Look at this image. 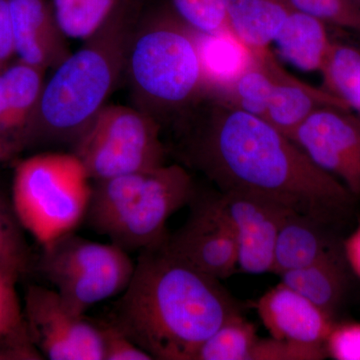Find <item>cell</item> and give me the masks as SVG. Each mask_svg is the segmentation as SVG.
<instances>
[{
  "instance_id": "3",
  "label": "cell",
  "mask_w": 360,
  "mask_h": 360,
  "mask_svg": "<svg viewBox=\"0 0 360 360\" xmlns=\"http://www.w3.org/2000/svg\"><path fill=\"white\" fill-rule=\"evenodd\" d=\"M144 0H129L84 44L71 52L44 84L23 143L75 146L124 75Z\"/></svg>"
},
{
  "instance_id": "4",
  "label": "cell",
  "mask_w": 360,
  "mask_h": 360,
  "mask_svg": "<svg viewBox=\"0 0 360 360\" xmlns=\"http://www.w3.org/2000/svg\"><path fill=\"white\" fill-rule=\"evenodd\" d=\"M124 75L139 108L174 123L206 90L198 32L172 9L142 14L132 37Z\"/></svg>"
},
{
  "instance_id": "7",
  "label": "cell",
  "mask_w": 360,
  "mask_h": 360,
  "mask_svg": "<svg viewBox=\"0 0 360 360\" xmlns=\"http://www.w3.org/2000/svg\"><path fill=\"white\" fill-rule=\"evenodd\" d=\"M37 269L66 307L84 315L97 303L124 292L134 276L135 260L120 246L72 231L42 246Z\"/></svg>"
},
{
  "instance_id": "5",
  "label": "cell",
  "mask_w": 360,
  "mask_h": 360,
  "mask_svg": "<svg viewBox=\"0 0 360 360\" xmlns=\"http://www.w3.org/2000/svg\"><path fill=\"white\" fill-rule=\"evenodd\" d=\"M198 188L181 165H165L92 181L84 222L129 253L165 245L167 221L188 205Z\"/></svg>"
},
{
  "instance_id": "31",
  "label": "cell",
  "mask_w": 360,
  "mask_h": 360,
  "mask_svg": "<svg viewBox=\"0 0 360 360\" xmlns=\"http://www.w3.org/2000/svg\"><path fill=\"white\" fill-rule=\"evenodd\" d=\"M326 350L335 360H360V322H335L326 341Z\"/></svg>"
},
{
  "instance_id": "1",
  "label": "cell",
  "mask_w": 360,
  "mask_h": 360,
  "mask_svg": "<svg viewBox=\"0 0 360 360\" xmlns=\"http://www.w3.org/2000/svg\"><path fill=\"white\" fill-rule=\"evenodd\" d=\"M172 125L179 158L219 193L251 194L328 224L356 200L290 137L210 92Z\"/></svg>"
},
{
  "instance_id": "15",
  "label": "cell",
  "mask_w": 360,
  "mask_h": 360,
  "mask_svg": "<svg viewBox=\"0 0 360 360\" xmlns=\"http://www.w3.org/2000/svg\"><path fill=\"white\" fill-rule=\"evenodd\" d=\"M272 75L274 80L262 120L290 139L319 108L333 105L352 110L347 101L328 89L312 86L290 75L277 59Z\"/></svg>"
},
{
  "instance_id": "29",
  "label": "cell",
  "mask_w": 360,
  "mask_h": 360,
  "mask_svg": "<svg viewBox=\"0 0 360 360\" xmlns=\"http://www.w3.org/2000/svg\"><path fill=\"white\" fill-rule=\"evenodd\" d=\"M328 356L324 348L276 338H258L251 360H319Z\"/></svg>"
},
{
  "instance_id": "36",
  "label": "cell",
  "mask_w": 360,
  "mask_h": 360,
  "mask_svg": "<svg viewBox=\"0 0 360 360\" xmlns=\"http://www.w3.org/2000/svg\"><path fill=\"white\" fill-rule=\"evenodd\" d=\"M352 1H354V0H352Z\"/></svg>"
},
{
  "instance_id": "6",
  "label": "cell",
  "mask_w": 360,
  "mask_h": 360,
  "mask_svg": "<svg viewBox=\"0 0 360 360\" xmlns=\"http://www.w3.org/2000/svg\"><path fill=\"white\" fill-rule=\"evenodd\" d=\"M91 194L82 161L71 151H53L18 165L11 203L22 229L44 246L84 222Z\"/></svg>"
},
{
  "instance_id": "19",
  "label": "cell",
  "mask_w": 360,
  "mask_h": 360,
  "mask_svg": "<svg viewBox=\"0 0 360 360\" xmlns=\"http://www.w3.org/2000/svg\"><path fill=\"white\" fill-rule=\"evenodd\" d=\"M274 44L291 65L302 70L321 71L331 41L324 21L293 9Z\"/></svg>"
},
{
  "instance_id": "21",
  "label": "cell",
  "mask_w": 360,
  "mask_h": 360,
  "mask_svg": "<svg viewBox=\"0 0 360 360\" xmlns=\"http://www.w3.org/2000/svg\"><path fill=\"white\" fill-rule=\"evenodd\" d=\"M198 34L205 91L225 89L248 68L252 53L231 32Z\"/></svg>"
},
{
  "instance_id": "23",
  "label": "cell",
  "mask_w": 360,
  "mask_h": 360,
  "mask_svg": "<svg viewBox=\"0 0 360 360\" xmlns=\"http://www.w3.org/2000/svg\"><path fill=\"white\" fill-rule=\"evenodd\" d=\"M258 338L252 322L233 315L201 345L193 360H251Z\"/></svg>"
},
{
  "instance_id": "9",
  "label": "cell",
  "mask_w": 360,
  "mask_h": 360,
  "mask_svg": "<svg viewBox=\"0 0 360 360\" xmlns=\"http://www.w3.org/2000/svg\"><path fill=\"white\" fill-rule=\"evenodd\" d=\"M23 317L33 345L51 360H103L97 321L71 311L53 288L32 285Z\"/></svg>"
},
{
  "instance_id": "12",
  "label": "cell",
  "mask_w": 360,
  "mask_h": 360,
  "mask_svg": "<svg viewBox=\"0 0 360 360\" xmlns=\"http://www.w3.org/2000/svg\"><path fill=\"white\" fill-rule=\"evenodd\" d=\"M217 194L236 233L238 269L250 274L274 272L277 236L291 212L251 194L219 191Z\"/></svg>"
},
{
  "instance_id": "27",
  "label": "cell",
  "mask_w": 360,
  "mask_h": 360,
  "mask_svg": "<svg viewBox=\"0 0 360 360\" xmlns=\"http://www.w3.org/2000/svg\"><path fill=\"white\" fill-rule=\"evenodd\" d=\"M172 11L200 34L231 32L225 0H170Z\"/></svg>"
},
{
  "instance_id": "25",
  "label": "cell",
  "mask_w": 360,
  "mask_h": 360,
  "mask_svg": "<svg viewBox=\"0 0 360 360\" xmlns=\"http://www.w3.org/2000/svg\"><path fill=\"white\" fill-rule=\"evenodd\" d=\"M21 225L9 205L0 194V267L22 276L32 269V255L21 231Z\"/></svg>"
},
{
  "instance_id": "26",
  "label": "cell",
  "mask_w": 360,
  "mask_h": 360,
  "mask_svg": "<svg viewBox=\"0 0 360 360\" xmlns=\"http://www.w3.org/2000/svg\"><path fill=\"white\" fill-rule=\"evenodd\" d=\"M18 277L0 267V345L13 350L30 336L15 290Z\"/></svg>"
},
{
  "instance_id": "18",
  "label": "cell",
  "mask_w": 360,
  "mask_h": 360,
  "mask_svg": "<svg viewBox=\"0 0 360 360\" xmlns=\"http://www.w3.org/2000/svg\"><path fill=\"white\" fill-rule=\"evenodd\" d=\"M229 30L250 52L266 51L293 11L283 0H225Z\"/></svg>"
},
{
  "instance_id": "32",
  "label": "cell",
  "mask_w": 360,
  "mask_h": 360,
  "mask_svg": "<svg viewBox=\"0 0 360 360\" xmlns=\"http://www.w3.org/2000/svg\"><path fill=\"white\" fill-rule=\"evenodd\" d=\"M15 56L13 18L9 0H0V70Z\"/></svg>"
},
{
  "instance_id": "30",
  "label": "cell",
  "mask_w": 360,
  "mask_h": 360,
  "mask_svg": "<svg viewBox=\"0 0 360 360\" xmlns=\"http://www.w3.org/2000/svg\"><path fill=\"white\" fill-rule=\"evenodd\" d=\"M103 343V360H153L112 321H97Z\"/></svg>"
},
{
  "instance_id": "8",
  "label": "cell",
  "mask_w": 360,
  "mask_h": 360,
  "mask_svg": "<svg viewBox=\"0 0 360 360\" xmlns=\"http://www.w3.org/2000/svg\"><path fill=\"white\" fill-rule=\"evenodd\" d=\"M160 132V123L139 108L104 105L70 151L92 181L113 179L165 165Z\"/></svg>"
},
{
  "instance_id": "16",
  "label": "cell",
  "mask_w": 360,
  "mask_h": 360,
  "mask_svg": "<svg viewBox=\"0 0 360 360\" xmlns=\"http://www.w3.org/2000/svg\"><path fill=\"white\" fill-rule=\"evenodd\" d=\"M328 225L298 213L288 214L277 236L274 274L309 266L342 250Z\"/></svg>"
},
{
  "instance_id": "34",
  "label": "cell",
  "mask_w": 360,
  "mask_h": 360,
  "mask_svg": "<svg viewBox=\"0 0 360 360\" xmlns=\"http://www.w3.org/2000/svg\"><path fill=\"white\" fill-rule=\"evenodd\" d=\"M15 146L13 142L8 141L4 134L0 131V161L6 160L11 158V155L15 151Z\"/></svg>"
},
{
  "instance_id": "14",
  "label": "cell",
  "mask_w": 360,
  "mask_h": 360,
  "mask_svg": "<svg viewBox=\"0 0 360 360\" xmlns=\"http://www.w3.org/2000/svg\"><path fill=\"white\" fill-rule=\"evenodd\" d=\"M18 60L46 71L71 53L47 0H9Z\"/></svg>"
},
{
  "instance_id": "20",
  "label": "cell",
  "mask_w": 360,
  "mask_h": 360,
  "mask_svg": "<svg viewBox=\"0 0 360 360\" xmlns=\"http://www.w3.org/2000/svg\"><path fill=\"white\" fill-rule=\"evenodd\" d=\"M4 77L11 139L16 148L23 144L26 129L32 120L44 87L45 71L22 61L1 70Z\"/></svg>"
},
{
  "instance_id": "11",
  "label": "cell",
  "mask_w": 360,
  "mask_h": 360,
  "mask_svg": "<svg viewBox=\"0 0 360 360\" xmlns=\"http://www.w3.org/2000/svg\"><path fill=\"white\" fill-rule=\"evenodd\" d=\"M291 139L317 167L360 198V113L324 106L295 130Z\"/></svg>"
},
{
  "instance_id": "17",
  "label": "cell",
  "mask_w": 360,
  "mask_h": 360,
  "mask_svg": "<svg viewBox=\"0 0 360 360\" xmlns=\"http://www.w3.org/2000/svg\"><path fill=\"white\" fill-rule=\"evenodd\" d=\"M348 265L343 250L319 262L281 274V283L297 291L335 319L348 288Z\"/></svg>"
},
{
  "instance_id": "10",
  "label": "cell",
  "mask_w": 360,
  "mask_h": 360,
  "mask_svg": "<svg viewBox=\"0 0 360 360\" xmlns=\"http://www.w3.org/2000/svg\"><path fill=\"white\" fill-rule=\"evenodd\" d=\"M181 227L168 236L162 248L203 274L224 279L238 270V243L219 194L195 195Z\"/></svg>"
},
{
  "instance_id": "2",
  "label": "cell",
  "mask_w": 360,
  "mask_h": 360,
  "mask_svg": "<svg viewBox=\"0 0 360 360\" xmlns=\"http://www.w3.org/2000/svg\"><path fill=\"white\" fill-rule=\"evenodd\" d=\"M239 314L240 305L220 279L160 246L139 253L111 321L153 359L193 360L201 345Z\"/></svg>"
},
{
  "instance_id": "13",
  "label": "cell",
  "mask_w": 360,
  "mask_h": 360,
  "mask_svg": "<svg viewBox=\"0 0 360 360\" xmlns=\"http://www.w3.org/2000/svg\"><path fill=\"white\" fill-rule=\"evenodd\" d=\"M255 307L271 338L326 349L335 319L290 286L277 284Z\"/></svg>"
},
{
  "instance_id": "24",
  "label": "cell",
  "mask_w": 360,
  "mask_h": 360,
  "mask_svg": "<svg viewBox=\"0 0 360 360\" xmlns=\"http://www.w3.org/2000/svg\"><path fill=\"white\" fill-rule=\"evenodd\" d=\"M321 72L326 89L360 113V51L349 45L331 42Z\"/></svg>"
},
{
  "instance_id": "33",
  "label": "cell",
  "mask_w": 360,
  "mask_h": 360,
  "mask_svg": "<svg viewBox=\"0 0 360 360\" xmlns=\"http://www.w3.org/2000/svg\"><path fill=\"white\" fill-rule=\"evenodd\" d=\"M342 248L348 267L360 278V217L356 229L343 241Z\"/></svg>"
},
{
  "instance_id": "35",
  "label": "cell",
  "mask_w": 360,
  "mask_h": 360,
  "mask_svg": "<svg viewBox=\"0 0 360 360\" xmlns=\"http://www.w3.org/2000/svg\"><path fill=\"white\" fill-rule=\"evenodd\" d=\"M0 359H14V354L11 348L0 345Z\"/></svg>"
},
{
  "instance_id": "22",
  "label": "cell",
  "mask_w": 360,
  "mask_h": 360,
  "mask_svg": "<svg viewBox=\"0 0 360 360\" xmlns=\"http://www.w3.org/2000/svg\"><path fill=\"white\" fill-rule=\"evenodd\" d=\"M129 0H51L52 11L68 39L94 35Z\"/></svg>"
},
{
  "instance_id": "28",
  "label": "cell",
  "mask_w": 360,
  "mask_h": 360,
  "mask_svg": "<svg viewBox=\"0 0 360 360\" xmlns=\"http://www.w3.org/2000/svg\"><path fill=\"white\" fill-rule=\"evenodd\" d=\"M295 11L310 14L326 25L360 33V6L352 0H283Z\"/></svg>"
}]
</instances>
